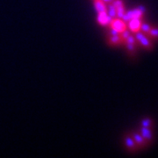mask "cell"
Returning <instances> with one entry per match:
<instances>
[{
  "label": "cell",
  "instance_id": "1",
  "mask_svg": "<svg viewBox=\"0 0 158 158\" xmlns=\"http://www.w3.org/2000/svg\"><path fill=\"white\" fill-rule=\"evenodd\" d=\"M135 37L136 40H137L142 47H144L146 49H148V50L152 49V42H151V40L146 36V34L142 33L141 31H138V32H136L135 33Z\"/></svg>",
  "mask_w": 158,
  "mask_h": 158
},
{
  "label": "cell",
  "instance_id": "2",
  "mask_svg": "<svg viewBox=\"0 0 158 158\" xmlns=\"http://www.w3.org/2000/svg\"><path fill=\"white\" fill-rule=\"evenodd\" d=\"M143 14L144 13L137 7L135 9H133V10H130V11L125 12V14L123 15L121 19L124 20L126 23H127L132 19H141Z\"/></svg>",
  "mask_w": 158,
  "mask_h": 158
},
{
  "label": "cell",
  "instance_id": "3",
  "mask_svg": "<svg viewBox=\"0 0 158 158\" xmlns=\"http://www.w3.org/2000/svg\"><path fill=\"white\" fill-rule=\"evenodd\" d=\"M110 26H111V28L114 29L118 32V34H120L121 32H123L125 29L127 28V26H126V22L124 20H122L121 19H113L112 21L110 23Z\"/></svg>",
  "mask_w": 158,
  "mask_h": 158
},
{
  "label": "cell",
  "instance_id": "4",
  "mask_svg": "<svg viewBox=\"0 0 158 158\" xmlns=\"http://www.w3.org/2000/svg\"><path fill=\"white\" fill-rule=\"evenodd\" d=\"M113 18H111L107 14L106 11H100L98 14V22L102 26H106V25H110V23L112 21Z\"/></svg>",
  "mask_w": 158,
  "mask_h": 158
},
{
  "label": "cell",
  "instance_id": "5",
  "mask_svg": "<svg viewBox=\"0 0 158 158\" xmlns=\"http://www.w3.org/2000/svg\"><path fill=\"white\" fill-rule=\"evenodd\" d=\"M128 28L131 32L136 33L138 31H141V19H132L128 21Z\"/></svg>",
  "mask_w": 158,
  "mask_h": 158
},
{
  "label": "cell",
  "instance_id": "6",
  "mask_svg": "<svg viewBox=\"0 0 158 158\" xmlns=\"http://www.w3.org/2000/svg\"><path fill=\"white\" fill-rule=\"evenodd\" d=\"M113 6L116 8L117 11V18L118 19H122L123 15L125 14V9H124V4L122 2V0H113L112 2Z\"/></svg>",
  "mask_w": 158,
  "mask_h": 158
},
{
  "label": "cell",
  "instance_id": "7",
  "mask_svg": "<svg viewBox=\"0 0 158 158\" xmlns=\"http://www.w3.org/2000/svg\"><path fill=\"white\" fill-rule=\"evenodd\" d=\"M141 131V135L143 136V138L148 141H152L153 140V133L150 127H141V128L140 129Z\"/></svg>",
  "mask_w": 158,
  "mask_h": 158
},
{
  "label": "cell",
  "instance_id": "8",
  "mask_svg": "<svg viewBox=\"0 0 158 158\" xmlns=\"http://www.w3.org/2000/svg\"><path fill=\"white\" fill-rule=\"evenodd\" d=\"M132 137H133V139L135 141L137 146H139V147H145V146H147L148 141H146V140L143 138V136L141 135H140V134L134 133Z\"/></svg>",
  "mask_w": 158,
  "mask_h": 158
},
{
  "label": "cell",
  "instance_id": "9",
  "mask_svg": "<svg viewBox=\"0 0 158 158\" xmlns=\"http://www.w3.org/2000/svg\"><path fill=\"white\" fill-rule=\"evenodd\" d=\"M125 144L131 150L136 149V148H137V144L135 143V140L133 139V137H130V136L126 137V139H125Z\"/></svg>",
  "mask_w": 158,
  "mask_h": 158
},
{
  "label": "cell",
  "instance_id": "10",
  "mask_svg": "<svg viewBox=\"0 0 158 158\" xmlns=\"http://www.w3.org/2000/svg\"><path fill=\"white\" fill-rule=\"evenodd\" d=\"M106 12H107V14L110 16L111 18H114L117 17V11H116V8H115V6H113L112 3H109V5L106 7Z\"/></svg>",
  "mask_w": 158,
  "mask_h": 158
},
{
  "label": "cell",
  "instance_id": "11",
  "mask_svg": "<svg viewBox=\"0 0 158 158\" xmlns=\"http://www.w3.org/2000/svg\"><path fill=\"white\" fill-rule=\"evenodd\" d=\"M94 5H95V8L98 12L106 11V6L105 2H103L102 0H96Z\"/></svg>",
  "mask_w": 158,
  "mask_h": 158
},
{
  "label": "cell",
  "instance_id": "12",
  "mask_svg": "<svg viewBox=\"0 0 158 158\" xmlns=\"http://www.w3.org/2000/svg\"><path fill=\"white\" fill-rule=\"evenodd\" d=\"M121 37L119 36V34H117V35H112L111 38H110V42L111 44H113V45H116V44H118L120 41H121Z\"/></svg>",
  "mask_w": 158,
  "mask_h": 158
},
{
  "label": "cell",
  "instance_id": "13",
  "mask_svg": "<svg viewBox=\"0 0 158 158\" xmlns=\"http://www.w3.org/2000/svg\"><path fill=\"white\" fill-rule=\"evenodd\" d=\"M151 27H151L149 24H147V23H141V31L142 33H144V34H148L149 31H150V29H151Z\"/></svg>",
  "mask_w": 158,
  "mask_h": 158
},
{
  "label": "cell",
  "instance_id": "14",
  "mask_svg": "<svg viewBox=\"0 0 158 158\" xmlns=\"http://www.w3.org/2000/svg\"><path fill=\"white\" fill-rule=\"evenodd\" d=\"M153 125V120L151 118H143L141 120V127H150Z\"/></svg>",
  "mask_w": 158,
  "mask_h": 158
},
{
  "label": "cell",
  "instance_id": "15",
  "mask_svg": "<svg viewBox=\"0 0 158 158\" xmlns=\"http://www.w3.org/2000/svg\"><path fill=\"white\" fill-rule=\"evenodd\" d=\"M148 34L153 37V38H156V39H158V28L157 27H151L150 31Z\"/></svg>",
  "mask_w": 158,
  "mask_h": 158
},
{
  "label": "cell",
  "instance_id": "16",
  "mask_svg": "<svg viewBox=\"0 0 158 158\" xmlns=\"http://www.w3.org/2000/svg\"><path fill=\"white\" fill-rule=\"evenodd\" d=\"M125 40H126V43H129V44H136V41H137L135 37L132 36L131 34Z\"/></svg>",
  "mask_w": 158,
  "mask_h": 158
},
{
  "label": "cell",
  "instance_id": "17",
  "mask_svg": "<svg viewBox=\"0 0 158 158\" xmlns=\"http://www.w3.org/2000/svg\"><path fill=\"white\" fill-rule=\"evenodd\" d=\"M127 50L129 51L130 53H134L136 49L135 44H129V43H127Z\"/></svg>",
  "mask_w": 158,
  "mask_h": 158
},
{
  "label": "cell",
  "instance_id": "18",
  "mask_svg": "<svg viewBox=\"0 0 158 158\" xmlns=\"http://www.w3.org/2000/svg\"><path fill=\"white\" fill-rule=\"evenodd\" d=\"M119 34H120V37H121V39L124 40H125L127 39V37H128V36L130 35V32L125 29L124 31H123V32H121V33H120Z\"/></svg>",
  "mask_w": 158,
  "mask_h": 158
},
{
  "label": "cell",
  "instance_id": "19",
  "mask_svg": "<svg viewBox=\"0 0 158 158\" xmlns=\"http://www.w3.org/2000/svg\"><path fill=\"white\" fill-rule=\"evenodd\" d=\"M117 34H118V33L117 32V31H116V30H114V29L111 28V31H110V35H111V36H112V35H117Z\"/></svg>",
  "mask_w": 158,
  "mask_h": 158
},
{
  "label": "cell",
  "instance_id": "20",
  "mask_svg": "<svg viewBox=\"0 0 158 158\" xmlns=\"http://www.w3.org/2000/svg\"><path fill=\"white\" fill-rule=\"evenodd\" d=\"M138 8H139V9H140V10H141V11L143 12V13H144V12L146 11V8H145V6H138Z\"/></svg>",
  "mask_w": 158,
  "mask_h": 158
},
{
  "label": "cell",
  "instance_id": "21",
  "mask_svg": "<svg viewBox=\"0 0 158 158\" xmlns=\"http://www.w3.org/2000/svg\"><path fill=\"white\" fill-rule=\"evenodd\" d=\"M102 1L105 2V3H108V4H109V3H112L113 0H102Z\"/></svg>",
  "mask_w": 158,
  "mask_h": 158
}]
</instances>
